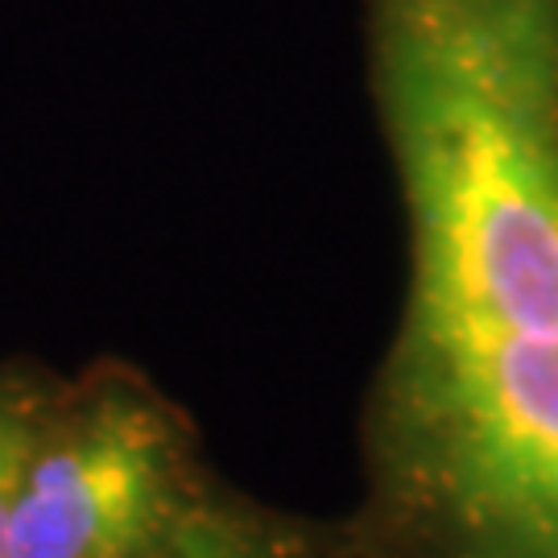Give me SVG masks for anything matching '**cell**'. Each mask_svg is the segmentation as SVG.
<instances>
[{
  "instance_id": "obj_2",
  "label": "cell",
  "mask_w": 558,
  "mask_h": 558,
  "mask_svg": "<svg viewBox=\"0 0 558 558\" xmlns=\"http://www.w3.org/2000/svg\"><path fill=\"white\" fill-rule=\"evenodd\" d=\"M380 442L456 558H558V331L405 315Z\"/></svg>"
},
{
  "instance_id": "obj_1",
  "label": "cell",
  "mask_w": 558,
  "mask_h": 558,
  "mask_svg": "<svg viewBox=\"0 0 558 558\" xmlns=\"http://www.w3.org/2000/svg\"><path fill=\"white\" fill-rule=\"evenodd\" d=\"M410 311L558 331V0H373Z\"/></svg>"
},
{
  "instance_id": "obj_3",
  "label": "cell",
  "mask_w": 558,
  "mask_h": 558,
  "mask_svg": "<svg viewBox=\"0 0 558 558\" xmlns=\"http://www.w3.org/2000/svg\"><path fill=\"white\" fill-rule=\"evenodd\" d=\"M186 521L174 422L117 377L54 389L4 558H149Z\"/></svg>"
},
{
  "instance_id": "obj_5",
  "label": "cell",
  "mask_w": 558,
  "mask_h": 558,
  "mask_svg": "<svg viewBox=\"0 0 558 558\" xmlns=\"http://www.w3.org/2000/svg\"><path fill=\"white\" fill-rule=\"evenodd\" d=\"M149 558H294L281 542L260 538L257 530H244L220 518H191L174 538Z\"/></svg>"
},
{
  "instance_id": "obj_4",
  "label": "cell",
  "mask_w": 558,
  "mask_h": 558,
  "mask_svg": "<svg viewBox=\"0 0 558 558\" xmlns=\"http://www.w3.org/2000/svg\"><path fill=\"white\" fill-rule=\"evenodd\" d=\"M54 389L29 373H0V558L9 550V525L29 456L38 447L41 422Z\"/></svg>"
}]
</instances>
